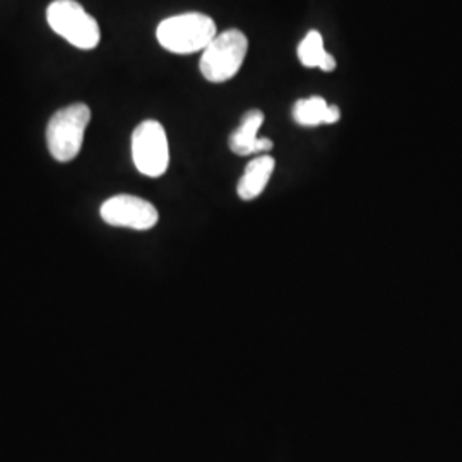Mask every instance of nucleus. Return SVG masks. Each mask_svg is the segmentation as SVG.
<instances>
[{
	"label": "nucleus",
	"instance_id": "nucleus-1",
	"mask_svg": "<svg viewBox=\"0 0 462 462\" xmlns=\"http://www.w3.org/2000/svg\"><path fill=\"white\" fill-rule=\"evenodd\" d=\"M215 21L200 13L168 17L160 23L156 38L171 53L189 55L206 49L216 38Z\"/></svg>",
	"mask_w": 462,
	"mask_h": 462
},
{
	"label": "nucleus",
	"instance_id": "nucleus-2",
	"mask_svg": "<svg viewBox=\"0 0 462 462\" xmlns=\"http://www.w3.org/2000/svg\"><path fill=\"white\" fill-rule=\"evenodd\" d=\"M91 120V110L84 103H74L59 110L47 125L50 154L60 162H72L83 148L84 133Z\"/></svg>",
	"mask_w": 462,
	"mask_h": 462
},
{
	"label": "nucleus",
	"instance_id": "nucleus-3",
	"mask_svg": "<svg viewBox=\"0 0 462 462\" xmlns=\"http://www.w3.org/2000/svg\"><path fill=\"white\" fill-rule=\"evenodd\" d=\"M248 40L240 30H226L202 50L200 72L209 83H226L235 78L245 60Z\"/></svg>",
	"mask_w": 462,
	"mask_h": 462
},
{
	"label": "nucleus",
	"instance_id": "nucleus-4",
	"mask_svg": "<svg viewBox=\"0 0 462 462\" xmlns=\"http://www.w3.org/2000/svg\"><path fill=\"white\" fill-rule=\"evenodd\" d=\"M50 28L70 45L81 50L98 47L99 26L95 17L84 11L76 0H55L47 9Z\"/></svg>",
	"mask_w": 462,
	"mask_h": 462
},
{
	"label": "nucleus",
	"instance_id": "nucleus-5",
	"mask_svg": "<svg viewBox=\"0 0 462 462\" xmlns=\"http://www.w3.org/2000/svg\"><path fill=\"white\" fill-rule=\"evenodd\" d=\"M133 160L135 168L151 179H158L170 165V149L165 129L156 120H144L133 134Z\"/></svg>",
	"mask_w": 462,
	"mask_h": 462
},
{
	"label": "nucleus",
	"instance_id": "nucleus-6",
	"mask_svg": "<svg viewBox=\"0 0 462 462\" xmlns=\"http://www.w3.org/2000/svg\"><path fill=\"white\" fill-rule=\"evenodd\" d=\"M99 215L106 225L139 231L151 230L160 219L156 208L151 202L127 194L105 200Z\"/></svg>",
	"mask_w": 462,
	"mask_h": 462
},
{
	"label": "nucleus",
	"instance_id": "nucleus-7",
	"mask_svg": "<svg viewBox=\"0 0 462 462\" xmlns=\"http://www.w3.org/2000/svg\"><path fill=\"white\" fill-rule=\"evenodd\" d=\"M264 124V114L261 110L247 112L240 127L230 135V149L238 156H250V154H263L274 148L271 139L257 137L261 125Z\"/></svg>",
	"mask_w": 462,
	"mask_h": 462
},
{
	"label": "nucleus",
	"instance_id": "nucleus-8",
	"mask_svg": "<svg viewBox=\"0 0 462 462\" xmlns=\"http://www.w3.org/2000/svg\"><path fill=\"white\" fill-rule=\"evenodd\" d=\"M274 168H276V162L269 154H261V156L254 158L245 166V171L236 187L238 198L242 200H254V199L259 198L271 180Z\"/></svg>",
	"mask_w": 462,
	"mask_h": 462
},
{
	"label": "nucleus",
	"instance_id": "nucleus-9",
	"mask_svg": "<svg viewBox=\"0 0 462 462\" xmlns=\"http://www.w3.org/2000/svg\"><path fill=\"white\" fill-rule=\"evenodd\" d=\"M293 118L298 125L303 127H317L322 124H336L341 118V112L336 105H328L322 97L298 99L293 106Z\"/></svg>",
	"mask_w": 462,
	"mask_h": 462
},
{
	"label": "nucleus",
	"instance_id": "nucleus-10",
	"mask_svg": "<svg viewBox=\"0 0 462 462\" xmlns=\"http://www.w3.org/2000/svg\"><path fill=\"white\" fill-rule=\"evenodd\" d=\"M298 59L305 67H319L324 72L336 69V59L324 49V40L319 32H310L298 45Z\"/></svg>",
	"mask_w": 462,
	"mask_h": 462
}]
</instances>
